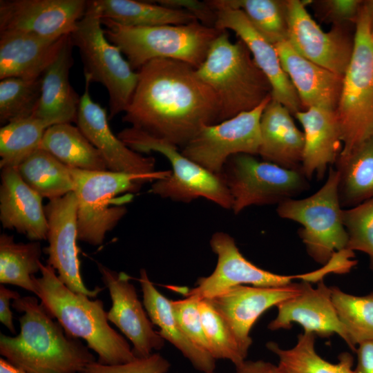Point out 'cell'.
Returning a JSON list of instances; mask_svg holds the SVG:
<instances>
[{
    "label": "cell",
    "instance_id": "ffe728a7",
    "mask_svg": "<svg viewBox=\"0 0 373 373\" xmlns=\"http://www.w3.org/2000/svg\"><path fill=\"white\" fill-rule=\"evenodd\" d=\"M215 28L233 31L245 44L256 65L270 83L272 99L282 104L293 115L303 110L298 95L283 68L274 45L256 30L242 10L217 11Z\"/></svg>",
    "mask_w": 373,
    "mask_h": 373
},
{
    "label": "cell",
    "instance_id": "484cf974",
    "mask_svg": "<svg viewBox=\"0 0 373 373\" xmlns=\"http://www.w3.org/2000/svg\"><path fill=\"white\" fill-rule=\"evenodd\" d=\"M66 36L46 38L19 31L0 32V79L40 77Z\"/></svg>",
    "mask_w": 373,
    "mask_h": 373
},
{
    "label": "cell",
    "instance_id": "4fadbf2b",
    "mask_svg": "<svg viewBox=\"0 0 373 373\" xmlns=\"http://www.w3.org/2000/svg\"><path fill=\"white\" fill-rule=\"evenodd\" d=\"M210 246L217 256L214 271L208 276L198 278L195 287L184 292V296H192L198 300L209 299L238 285L280 287L291 283V280L295 278L314 282L312 271L285 276L257 267L243 256L233 238L225 232L214 233L210 240Z\"/></svg>",
    "mask_w": 373,
    "mask_h": 373
},
{
    "label": "cell",
    "instance_id": "5bb4252c",
    "mask_svg": "<svg viewBox=\"0 0 373 373\" xmlns=\"http://www.w3.org/2000/svg\"><path fill=\"white\" fill-rule=\"evenodd\" d=\"M48 232L45 251L47 264L57 272L60 280L74 292L95 298L104 288L89 289L83 282L78 257L77 200L73 191L49 200L44 207Z\"/></svg>",
    "mask_w": 373,
    "mask_h": 373
},
{
    "label": "cell",
    "instance_id": "7a4b0ae2",
    "mask_svg": "<svg viewBox=\"0 0 373 373\" xmlns=\"http://www.w3.org/2000/svg\"><path fill=\"white\" fill-rule=\"evenodd\" d=\"M12 307L23 314L20 332L0 334V354L14 366L27 373H82L97 361L87 346L66 335L37 298L21 296Z\"/></svg>",
    "mask_w": 373,
    "mask_h": 373
},
{
    "label": "cell",
    "instance_id": "f6af8a7d",
    "mask_svg": "<svg viewBox=\"0 0 373 373\" xmlns=\"http://www.w3.org/2000/svg\"><path fill=\"white\" fill-rule=\"evenodd\" d=\"M20 294L6 287L3 284L0 285V321L12 334L16 333L13 323L12 312L10 308L11 299L16 300L20 298Z\"/></svg>",
    "mask_w": 373,
    "mask_h": 373
},
{
    "label": "cell",
    "instance_id": "cb8c5ba5",
    "mask_svg": "<svg viewBox=\"0 0 373 373\" xmlns=\"http://www.w3.org/2000/svg\"><path fill=\"white\" fill-rule=\"evenodd\" d=\"M67 35L54 59L43 73L40 99L33 115L50 126L76 122L80 98L69 80L73 47Z\"/></svg>",
    "mask_w": 373,
    "mask_h": 373
},
{
    "label": "cell",
    "instance_id": "c3c4849f",
    "mask_svg": "<svg viewBox=\"0 0 373 373\" xmlns=\"http://www.w3.org/2000/svg\"><path fill=\"white\" fill-rule=\"evenodd\" d=\"M0 373H27L26 372L14 366L5 358L0 359Z\"/></svg>",
    "mask_w": 373,
    "mask_h": 373
},
{
    "label": "cell",
    "instance_id": "4dcf8cb0",
    "mask_svg": "<svg viewBox=\"0 0 373 373\" xmlns=\"http://www.w3.org/2000/svg\"><path fill=\"white\" fill-rule=\"evenodd\" d=\"M315 338V334L303 332L298 335L296 344L287 350L275 342H268L267 349L278 358L276 373H353L351 354L342 353L337 363H330L316 351Z\"/></svg>",
    "mask_w": 373,
    "mask_h": 373
},
{
    "label": "cell",
    "instance_id": "7dc6e473",
    "mask_svg": "<svg viewBox=\"0 0 373 373\" xmlns=\"http://www.w3.org/2000/svg\"><path fill=\"white\" fill-rule=\"evenodd\" d=\"M235 373H276V365L263 360H245L236 366Z\"/></svg>",
    "mask_w": 373,
    "mask_h": 373
},
{
    "label": "cell",
    "instance_id": "6da1fadb",
    "mask_svg": "<svg viewBox=\"0 0 373 373\" xmlns=\"http://www.w3.org/2000/svg\"><path fill=\"white\" fill-rule=\"evenodd\" d=\"M122 120L131 127L184 147L206 125L220 122V105L196 68L174 59L142 66Z\"/></svg>",
    "mask_w": 373,
    "mask_h": 373
},
{
    "label": "cell",
    "instance_id": "f1b7e54d",
    "mask_svg": "<svg viewBox=\"0 0 373 373\" xmlns=\"http://www.w3.org/2000/svg\"><path fill=\"white\" fill-rule=\"evenodd\" d=\"M102 19L131 27L187 24L198 21L189 12L174 9L154 1L93 0Z\"/></svg>",
    "mask_w": 373,
    "mask_h": 373
},
{
    "label": "cell",
    "instance_id": "3957f363",
    "mask_svg": "<svg viewBox=\"0 0 373 373\" xmlns=\"http://www.w3.org/2000/svg\"><path fill=\"white\" fill-rule=\"evenodd\" d=\"M40 272L41 277L34 278L35 294L67 336L84 339L102 365H120L137 358L126 340L109 325L102 300L70 290L48 264L40 263Z\"/></svg>",
    "mask_w": 373,
    "mask_h": 373
},
{
    "label": "cell",
    "instance_id": "ee69618b",
    "mask_svg": "<svg viewBox=\"0 0 373 373\" xmlns=\"http://www.w3.org/2000/svg\"><path fill=\"white\" fill-rule=\"evenodd\" d=\"M363 1L358 0H329L324 5L332 18L343 21L356 19Z\"/></svg>",
    "mask_w": 373,
    "mask_h": 373
},
{
    "label": "cell",
    "instance_id": "1f68e13d",
    "mask_svg": "<svg viewBox=\"0 0 373 373\" xmlns=\"http://www.w3.org/2000/svg\"><path fill=\"white\" fill-rule=\"evenodd\" d=\"M336 163L342 207H354L373 198V138Z\"/></svg>",
    "mask_w": 373,
    "mask_h": 373
},
{
    "label": "cell",
    "instance_id": "e575fe53",
    "mask_svg": "<svg viewBox=\"0 0 373 373\" xmlns=\"http://www.w3.org/2000/svg\"><path fill=\"white\" fill-rule=\"evenodd\" d=\"M216 11L224 9L242 10L249 22L273 45L287 40V1L279 0H209Z\"/></svg>",
    "mask_w": 373,
    "mask_h": 373
},
{
    "label": "cell",
    "instance_id": "7402d4cb",
    "mask_svg": "<svg viewBox=\"0 0 373 373\" xmlns=\"http://www.w3.org/2000/svg\"><path fill=\"white\" fill-rule=\"evenodd\" d=\"M42 197L21 178L17 168L1 169L0 221L32 241L47 239L48 224Z\"/></svg>",
    "mask_w": 373,
    "mask_h": 373
},
{
    "label": "cell",
    "instance_id": "ba28073f",
    "mask_svg": "<svg viewBox=\"0 0 373 373\" xmlns=\"http://www.w3.org/2000/svg\"><path fill=\"white\" fill-rule=\"evenodd\" d=\"M70 37L73 46L79 50L85 78L102 84L108 93V119L124 113L135 90L138 72L124 59L121 50L107 39L93 1H88L86 10Z\"/></svg>",
    "mask_w": 373,
    "mask_h": 373
},
{
    "label": "cell",
    "instance_id": "60d3db41",
    "mask_svg": "<svg viewBox=\"0 0 373 373\" xmlns=\"http://www.w3.org/2000/svg\"><path fill=\"white\" fill-rule=\"evenodd\" d=\"M199 301L194 297L185 296L183 299L172 300L171 303L174 316L189 341L209 354L199 309Z\"/></svg>",
    "mask_w": 373,
    "mask_h": 373
},
{
    "label": "cell",
    "instance_id": "8d00e7d4",
    "mask_svg": "<svg viewBox=\"0 0 373 373\" xmlns=\"http://www.w3.org/2000/svg\"><path fill=\"white\" fill-rule=\"evenodd\" d=\"M332 299L349 339L350 348L373 340V291L355 296L332 287Z\"/></svg>",
    "mask_w": 373,
    "mask_h": 373
},
{
    "label": "cell",
    "instance_id": "d6986e66",
    "mask_svg": "<svg viewBox=\"0 0 373 373\" xmlns=\"http://www.w3.org/2000/svg\"><path fill=\"white\" fill-rule=\"evenodd\" d=\"M303 287V282L274 287L238 285L207 300L249 350L252 343L249 333L259 317L271 307L300 294Z\"/></svg>",
    "mask_w": 373,
    "mask_h": 373
},
{
    "label": "cell",
    "instance_id": "8992f818",
    "mask_svg": "<svg viewBox=\"0 0 373 373\" xmlns=\"http://www.w3.org/2000/svg\"><path fill=\"white\" fill-rule=\"evenodd\" d=\"M77 200V240L102 244L127 212L130 202L142 186L164 178L111 171H86L69 166Z\"/></svg>",
    "mask_w": 373,
    "mask_h": 373
},
{
    "label": "cell",
    "instance_id": "4316f807",
    "mask_svg": "<svg viewBox=\"0 0 373 373\" xmlns=\"http://www.w3.org/2000/svg\"><path fill=\"white\" fill-rule=\"evenodd\" d=\"M260 126L258 155L262 160L285 169L301 170L304 134L289 111L271 98L262 112Z\"/></svg>",
    "mask_w": 373,
    "mask_h": 373
},
{
    "label": "cell",
    "instance_id": "f35d334b",
    "mask_svg": "<svg viewBox=\"0 0 373 373\" xmlns=\"http://www.w3.org/2000/svg\"><path fill=\"white\" fill-rule=\"evenodd\" d=\"M41 77L36 79L8 77L1 79V124L5 125L33 115L41 95Z\"/></svg>",
    "mask_w": 373,
    "mask_h": 373
},
{
    "label": "cell",
    "instance_id": "44dd1931",
    "mask_svg": "<svg viewBox=\"0 0 373 373\" xmlns=\"http://www.w3.org/2000/svg\"><path fill=\"white\" fill-rule=\"evenodd\" d=\"M276 307L278 315L269 324V329H289L293 323H296L304 332L321 337L337 334L349 345L347 335L332 302L331 287L323 280L315 288L309 282L303 281L300 294Z\"/></svg>",
    "mask_w": 373,
    "mask_h": 373
},
{
    "label": "cell",
    "instance_id": "52a82bcc",
    "mask_svg": "<svg viewBox=\"0 0 373 373\" xmlns=\"http://www.w3.org/2000/svg\"><path fill=\"white\" fill-rule=\"evenodd\" d=\"M355 22L352 55L335 111L343 144L338 157L347 156L373 138V41L363 1Z\"/></svg>",
    "mask_w": 373,
    "mask_h": 373
},
{
    "label": "cell",
    "instance_id": "d6a6232c",
    "mask_svg": "<svg viewBox=\"0 0 373 373\" xmlns=\"http://www.w3.org/2000/svg\"><path fill=\"white\" fill-rule=\"evenodd\" d=\"M17 170L30 188L49 200L61 198L74 191L69 166L45 150H36Z\"/></svg>",
    "mask_w": 373,
    "mask_h": 373
},
{
    "label": "cell",
    "instance_id": "d4e9b609",
    "mask_svg": "<svg viewBox=\"0 0 373 373\" xmlns=\"http://www.w3.org/2000/svg\"><path fill=\"white\" fill-rule=\"evenodd\" d=\"M294 115L303 128L301 171L307 179L314 175L322 179L327 167L336 162L342 150L336 112L322 107H312Z\"/></svg>",
    "mask_w": 373,
    "mask_h": 373
},
{
    "label": "cell",
    "instance_id": "7bdbcfd3",
    "mask_svg": "<svg viewBox=\"0 0 373 373\" xmlns=\"http://www.w3.org/2000/svg\"><path fill=\"white\" fill-rule=\"evenodd\" d=\"M154 1L169 8L186 10L193 15L203 25L215 28L217 11L213 10L207 1L158 0Z\"/></svg>",
    "mask_w": 373,
    "mask_h": 373
},
{
    "label": "cell",
    "instance_id": "30bf717a",
    "mask_svg": "<svg viewBox=\"0 0 373 373\" xmlns=\"http://www.w3.org/2000/svg\"><path fill=\"white\" fill-rule=\"evenodd\" d=\"M338 182V170L330 168L325 183L315 193L303 199H287L276 209L280 218L301 224L298 233L307 254L323 265L338 253L347 250Z\"/></svg>",
    "mask_w": 373,
    "mask_h": 373
},
{
    "label": "cell",
    "instance_id": "9a60e30c",
    "mask_svg": "<svg viewBox=\"0 0 373 373\" xmlns=\"http://www.w3.org/2000/svg\"><path fill=\"white\" fill-rule=\"evenodd\" d=\"M90 82L85 78L76 123L86 137L102 155L108 171L144 176L166 178L171 170L155 171V160L127 146L112 132L106 109L91 98Z\"/></svg>",
    "mask_w": 373,
    "mask_h": 373
},
{
    "label": "cell",
    "instance_id": "603a6c76",
    "mask_svg": "<svg viewBox=\"0 0 373 373\" xmlns=\"http://www.w3.org/2000/svg\"><path fill=\"white\" fill-rule=\"evenodd\" d=\"M275 48L284 71L300 100L303 110L322 107L336 111L343 86L338 75L300 55L284 41Z\"/></svg>",
    "mask_w": 373,
    "mask_h": 373
},
{
    "label": "cell",
    "instance_id": "b9f144b4",
    "mask_svg": "<svg viewBox=\"0 0 373 373\" xmlns=\"http://www.w3.org/2000/svg\"><path fill=\"white\" fill-rule=\"evenodd\" d=\"M169 361L157 353L120 365H106L97 361L87 365L82 373H166Z\"/></svg>",
    "mask_w": 373,
    "mask_h": 373
},
{
    "label": "cell",
    "instance_id": "2e32d148",
    "mask_svg": "<svg viewBox=\"0 0 373 373\" xmlns=\"http://www.w3.org/2000/svg\"><path fill=\"white\" fill-rule=\"evenodd\" d=\"M287 41L302 57L344 76L354 40L338 28L325 32L311 17L303 1L287 0Z\"/></svg>",
    "mask_w": 373,
    "mask_h": 373
},
{
    "label": "cell",
    "instance_id": "e0dca14e",
    "mask_svg": "<svg viewBox=\"0 0 373 373\" xmlns=\"http://www.w3.org/2000/svg\"><path fill=\"white\" fill-rule=\"evenodd\" d=\"M87 4L85 0H1L0 32L60 38L74 31Z\"/></svg>",
    "mask_w": 373,
    "mask_h": 373
},
{
    "label": "cell",
    "instance_id": "9c48e42d",
    "mask_svg": "<svg viewBox=\"0 0 373 373\" xmlns=\"http://www.w3.org/2000/svg\"><path fill=\"white\" fill-rule=\"evenodd\" d=\"M117 136L137 153L156 152L169 160L171 173L153 182L150 189L152 193L184 203L203 198L232 210L233 200L221 176L185 157L178 146L131 126L122 130Z\"/></svg>",
    "mask_w": 373,
    "mask_h": 373
},
{
    "label": "cell",
    "instance_id": "7c38bea8",
    "mask_svg": "<svg viewBox=\"0 0 373 373\" xmlns=\"http://www.w3.org/2000/svg\"><path fill=\"white\" fill-rule=\"evenodd\" d=\"M272 97L256 108L215 124L204 126L182 148L181 153L207 171L220 174L233 155H258L261 142L260 118Z\"/></svg>",
    "mask_w": 373,
    "mask_h": 373
},
{
    "label": "cell",
    "instance_id": "681fc988",
    "mask_svg": "<svg viewBox=\"0 0 373 373\" xmlns=\"http://www.w3.org/2000/svg\"><path fill=\"white\" fill-rule=\"evenodd\" d=\"M365 5L367 6L370 19V27H371V37L373 41V0L372 1H365Z\"/></svg>",
    "mask_w": 373,
    "mask_h": 373
},
{
    "label": "cell",
    "instance_id": "d590c367",
    "mask_svg": "<svg viewBox=\"0 0 373 373\" xmlns=\"http://www.w3.org/2000/svg\"><path fill=\"white\" fill-rule=\"evenodd\" d=\"M50 125L34 115L11 122L0 129V168H17L39 149Z\"/></svg>",
    "mask_w": 373,
    "mask_h": 373
},
{
    "label": "cell",
    "instance_id": "8fae6325",
    "mask_svg": "<svg viewBox=\"0 0 373 373\" xmlns=\"http://www.w3.org/2000/svg\"><path fill=\"white\" fill-rule=\"evenodd\" d=\"M219 175L229 191L235 214L251 205L279 204L309 186L300 169H285L245 153L229 157Z\"/></svg>",
    "mask_w": 373,
    "mask_h": 373
},
{
    "label": "cell",
    "instance_id": "5b68a950",
    "mask_svg": "<svg viewBox=\"0 0 373 373\" xmlns=\"http://www.w3.org/2000/svg\"><path fill=\"white\" fill-rule=\"evenodd\" d=\"M107 39L135 70L155 59H170L198 68L213 41L222 32L198 21L181 25L126 26L102 18Z\"/></svg>",
    "mask_w": 373,
    "mask_h": 373
},
{
    "label": "cell",
    "instance_id": "836d02e7",
    "mask_svg": "<svg viewBox=\"0 0 373 373\" xmlns=\"http://www.w3.org/2000/svg\"><path fill=\"white\" fill-rule=\"evenodd\" d=\"M42 250L38 241L17 242L12 236H0V283L35 293V274L40 271Z\"/></svg>",
    "mask_w": 373,
    "mask_h": 373
},
{
    "label": "cell",
    "instance_id": "ab89813d",
    "mask_svg": "<svg viewBox=\"0 0 373 373\" xmlns=\"http://www.w3.org/2000/svg\"><path fill=\"white\" fill-rule=\"evenodd\" d=\"M342 220L348 236L347 249L365 253L373 270V198L343 209Z\"/></svg>",
    "mask_w": 373,
    "mask_h": 373
},
{
    "label": "cell",
    "instance_id": "74e56055",
    "mask_svg": "<svg viewBox=\"0 0 373 373\" xmlns=\"http://www.w3.org/2000/svg\"><path fill=\"white\" fill-rule=\"evenodd\" d=\"M199 309L209 354L216 361L228 360L237 366L247 360L249 350L230 326L207 299L200 300Z\"/></svg>",
    "mask_w": 373,
    "mask_h": 373
},
{
    "label": "cell",
    "instance_id": "ac0fdd59",
    "mask_svg": "<svg viewBox=\"0 0 373 373\" xmlns=\"http://www.w3.org/2000/svg\"><path fill=\"white\" fill-rule=\"evenodd\" d=\"M102 280L108 288L112 306L107 312L108 321L116 325L131 341L137 358L149 356L153 350H161L164 339L153 328L145 312L131 277L98 263Z\"/></svg>",
    "mask_w": 373,
    "mask_h": 373
},
{
    "label": "cell",
    "instance_id": "f546056e",
    "mask_svg": "<svg viewBox=\"0 0 373 373\" xmlns=\"http://www.w3.org/2000/svg\"><path fill=\"white\" fill-rule=\"evenodd\" d=\"M39 149L45 150L66 165L86 171H106V164L97 148L77 126L70 123L48 127Z\"/></svg>",
    "mask_w": 373,
    "mask_h": 373
},
{
    "label": "cell",
    "instance_id": "83f0119b",
    "mask_svg": "<svg viewBox=\"0 0 373 373\" xmlns=\"http://www.w3.org/2000/svg\"><path fill=\"white\" fill-rule=\"evenodd\" d=\"M139 282L143 305L153 324L159 327L158 334L175 347L195 370L202 373L214 372L216 361L189 341L174 316L172 300L155 288L144 269L140 270Z\"/></svg>",
    "mask_w": 373,
    "mask_h": 373
},
{
    "label": "cell",
    "instance_id": "bcb514c9",
    "mask_svg": "<svg viewBox=\"0 0 373 373\" xmlns=\"http://www.w3.org/2000/svg\"><path fill=\"white\" fill-rule=\"evenodd\" d=\"M356 352L357 361L353 373H373V340L359 344Z\"/></svg>",
    "mask_w": 373,
    "mask_h": 373
},
{
    "label": "cell",
    "instance_id": "277c9868",
    "mask_svg": "<svg viewBox=\"0 0 373 373\" xmlns=\"http://www.w3.org/2000/svg\"><path fill=\"white\" fill-rule=\"evenodd\" d=\"M220 105V122L251 111L271 97V86L240 39L233 42L224 30L211 44L196 69Z\"/></svg>",
    "mask_w": 373,
    "mask_h": 373
}]
</instances>
